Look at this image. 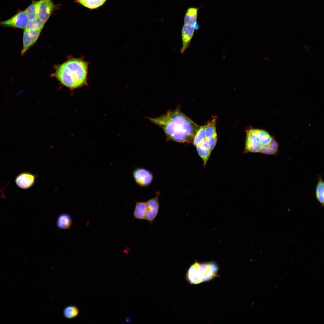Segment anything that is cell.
Listing matches in <instances>:
<instances>
[{"mask_svg":"<svg viewBox=\"0 0 324 324\" xmlns=\"http://www.w3.org/2000/svg\"><path fill=\"white\" fill-rule=\"evenodd\" d=\"M196 147L197 152L202 159L204 165L205 166L209 159L211 151L208 148L204 147L200 145H197Z\"/></svg>","mask_w":324,"mask_h":324,"instance_id":"obj_21","label":"cell"},{"mask_svg":"<svg viewBox=\"0 0 324 324\" xmlns=\"http://www.w3.org/2000/svg\"><path fill=\"white\" fill-rule=\"evenodd\" d=\"M55 7L52 0H41L38 18L45 23L47 21Z\"/></svg>","mask_w":324,"mask_h":324,"instance_id":"obj_8","label":"cell"},{"mask_svg":"<svg viewBox=\"0 0 324 324\" xmlns=\"http://www.w3.org/2000/svg\"><path fill=\"white\" fill-rule=\"evenodd\" d=\"M208 139L209 149L212 151L214 148L217 141V134L210 137Z\"/></svg>","mask_w":324,"mask_h":324,"instance_id":"obj_25","label":"cell"},{"mask_svg":"<svg viewBox=\"0 0 324 324\" xmlns=\"http://www.w3.org/2000/svg\"><path fill=\"white\" fill-rule=\"evenodd\" d=\"M125 321L127 322H130V317H127L125 319Z\"/></svg>","mask_w":324,"mask_h":324,"instance_id":"obj_27","label":"cell"},{"mask_svg":"<svg viewBox=\"0 0 324 324\" xmlns=\"http://www.w3.org/2000/svg\"><path fill=\"white\" fill-rule=\"evenodd\" d=\"M154 197L148 200L146 202L148 208V213L146 220L152 223L157 217L159 208V192H157Z\"/></svg>","mask_w":324,"mask_h":324,"instance_id":"obj_9","label":"cell"},{"mask_svg":"<svg viewBox=\"0 0 324 324\" xmlns=\"http://www.w3.org/2000/svg\"><path fill=\"white\" fill-rule=\"evenodd\" d=\"M315 195L318 201L323 206L324 203V184L321 177H319L316 187Z\"/></svg>","mask_w":324,"mask_h":324,"instance_id":"obj_16","label":"cell"},{"mask_svg":"<svg viewBox=\"0 0 324 324\" xmlns=\"http://www.w3.org/2000/svg\"><path fill=\"white\" fill-rule=\"evenodd\" d=\"M107 0H78L84 6L91 9L97 8L103 5Z\"/></svg>","mask_w":324,"mask_h":324,"instance_id":"obj_17","label":"cell"},{"mask_svg":"<svg viewBox=\"0 0 324 324\" xmlns=\"http://www.w3.org/2000/svg\"><path fill=\"white\" fill-rule=\"evenodd\" d=\"M88 63L79 58H71L55 67L52 74L62 84L73 89L87 84Z\"/></svg>","mask_w":324,"mask_h":324,"instance_id":"obj_2","label":"cell"},{"mask_svg":"<svg viewBox=\"0 0 324 324\" xmlns=\"http://www.w3.org/2000/svg\"><path fill=\"white\" fill-rule=\"evenodd\" d=\"M206 126V138H208L217 134L215 118L208 122Z\"/></svg>","mask_w":324,"mask_h":324,"instance_id":"obj_24","label":"cell"},{"mask_svg":"<svg viewBox=\"0 0 324 324\" xmlns=\"http://www.w3.org/2000/svg\"><path fill=\"white\" fill-rule=\"evenodd\" d=\"M41 30V29H24L23 36V46L21 52L22 55H23L36 42Z\"/></svg>","mask_w":324,"mask_h":324,"instance_id":"obj_7","label":"cell"},{"mask_svg":"<svg viewBox=\"0 0 324 324\" xmlns=\"http://www.w3.org/2000/svg\"><path fill=\"white\" fill-rule=\"evenodd\" d=\"M278 143L273 138L269 144L262 148L260 152L267 155L276 156L278 153Z\"/></svg>","mask_w":324,"mask_h":324,"instance_id":"obj_14","label":"cell"},{"mask_svg":"<svg viewBox=\"0 0 324 324\" xmlns=\"http://www.w3.org/2000/svg\"><path fill=\"white\" fill-rule=\"evenodd\" d=\"M147 213L148 208L146 202H136L133 212L134 218L146 220Z\"/></svg>","mask_w":324,"mask_h":324,"instance_id":"obj_13","label":"cell"},{"mask_svg":"<svg viewBox=\"0 0 324 324\" xmlns=\"http://www.w3.org/2000/svg\"><path fill=\"white\" fill-rule=\"evenodd\" d=\"M28 21L25 10L19 12L8 20L0 22V25L4 26L23 29L26 28Z\"/></svg>","mask_w":324,"mask_h":324,"instance_id":"obj_5","label":"cell"},{"mask_svg":"<svg viewBox=\"0 0 324 324\" xmlns=\"http://www.w3.org/2000/svg\"><path fill=\"white\" fill-rule=\"evenodd\" d=\"M195 30L191 26L186 24L183 25L182 32V46L180 50L182 54L189 46Z\"/></svg>","mask_w":324,"mask_h":324,"instance_id":"obj_11","label":"cell"},{"mask_svg":"<svg viewBox=\"0 0 324 324\" xmlns=\"http://www.w3.org/2000/svg\"><path fill=\"white\" fill-rule=\"evenodd\" d=\"M273 138L271 135L266 130H260L259 139L260 142L263 147L269 144Z\"/></svg>","mask_w":324,"mask_h":324,"instance_id":"obj_23","label":"cell"},{"mask_svg":"<svg viewBox=\"0 0 324 324\" xmlns=\"http://www.w3.org/2000/svg\"><path fill=\"white\" fill-rule=\"evenodd\" d=\"M198 9L194 8H188L185 13L184 19V24L193 26L195 30L199 28L197 22Z\"/></svg>","mask_w":324,"mask_h":324,"instance_id":"obj_12","label":"cell"},{"mask_svg":"<svg viewBox=\"0 0 324 324\" xmlns=\"http://www.w3.org/2000/svg\"><path fill=\"white\" fill-rule=\"evenodd\" d=\"M45 23L38 18L29 21L25 29L28 30H42Z\"/></svg>","mask_w":324,"mask_h":324,"instance_id":"obj_22","label":"cell"},{"mask_svg":"<svg viewBox=\"0 0 324 324\" xmlns=\"http://www.w3.org/2000/svg\"><path fill=\"white\" fill-rule=\"evenodd\" d=\"M79 313L77 307L74 305H69L64 308L63 311L64 316L68 319H72L76 317Z\"/></svg>","mask_w":324,"mask_h":324,"instance_id":"obj_19","label":"cell"},{"mask_svg":"<svg viewBox=\"0 0 324 324\" xmlns=\"http://www.w3.org/2000/svg\"><path fill=\"white\" fill-rule=\"evenodd\" d=\"M133 175L136 182L141 186H146L152 182L153 176L148 170L142 168L135 169L133 172Z\"/></svg>","mask_w":324,"mask_h":324,"instance_id":"obj_6","label":"cell"},{"mask_svg":"<svg viewBox=\"0 0 324 324\" xmlns=\"http://www.w3.org/2000/svg\"><path fill=\"white\" fill-rule=\"evenodd\" d=\"M206 125L200 126L194 138L193 143L196 146L199 145L206 137Z\"/></svg>","mask_w":324,"mask_h":324,"instance_id":"obj_20","label":"cell"},{"mask_svg":"<svg viewBox=\"0 0 324 324\" xmlns=\"http://www.w3.org/2000/svg\"><path fill=\"white\" fill-rule=\"evenodd\" d=\"M34 176L29 172L21 173L17 176L15 182L19 188L26 189L32 187L34 184Z\"/></svg>","mask_w":324,"mask_h":324,"instance_id":"obj_10","label":"cell"},{"mask_svg":"<svg viewBox=\"0 0 324 324\" xmlns=\"http://www.w3.org/2000/svg\"><path fill=\"white\" fill-rule=\"evenodd\" d=\"M259 132L258 129H252L247 132L245 146L248 151L260 152L263 147L259 140Z\"/></svg>","mask_w":324,"mask_h":324,"instance_id":"obj_4","label":"cell"},{"mask_svg":"<svg viewBox=\"0 0 324 324\" xmlns=\"http://www.w3.org/2000/svg\"><path fill=\"white\" fill-rule=\"evenodd\" d=\"M147 118L163 129L166 140L179 142H193L200 127L183 113L179 107L168 110L158 117Z\"/></svg>","mask_w":324,"mask_h":324,"instance_id":"obj_1","label":"cell"},{"mask_svg":"<svg viewBox=\"0 0 324 324\" xmlns=\"http://www.w3.org/2000/svg\"><path fill=\"white\" fill-rule=\"evenodd\" d=\"M41 0L33 2L25 10L29 21L38 19V13Z\"/></svg>","mask_w":324,"mask_h":324,"instance_id":"obj_15","label":"cell"},{"mask_svg":"<svg viewBox=\"0 0 324 324\" xmlns=\"http://www.w3.org/2000/svg\"><path fill=\"white\" fill-rule=\"evenodd\" d=\"M71 223V220L69 215L66 214H62L58 218L57 220L58 226L63 229L69 228Z\"/></svg>","mask_w":324,"mask_h":324,"instance_id":"obj_18","label":"cell"},{"mask_svg":"<svg viewBox=\"0 0 324 324\" xmlns=\"http://www.w3.org/2000/svg\"><path fill=\"white\" fill-rule=\"evenodd\" d=\"M198 145H200L202 147L209 148L208 139L205 137Z\"/></svg>","mask_w":324,"mask_h":324,"instance_id":"obj_26","label":"cell"},{"mask_svg":"<svg viewBox=\"0 0 324 324\" xmlns=\"http://www.w3.org/2000/svg\"><path fill=\"white\" fill-rule=\"evenodd\" d=\"M218 270L217 265L214 262H195L188 268L186 278L190 284H199L214 278L216 276Z\"/></svg>","mask_w":324,"mask_h":324,"instance_id":"obj_3","label":"cell"}]
</instances>
